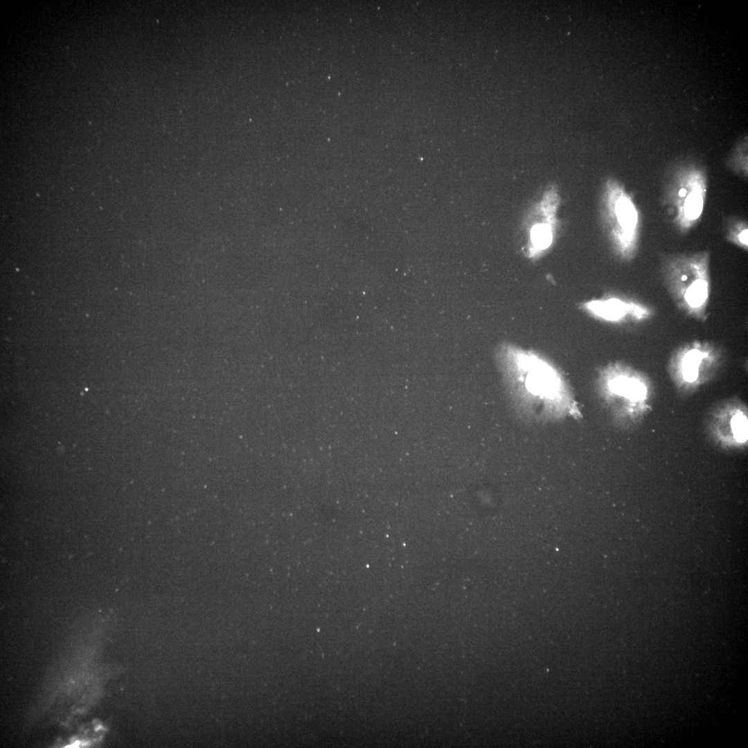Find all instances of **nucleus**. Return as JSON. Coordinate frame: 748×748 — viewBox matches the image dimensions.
I'll return each instance as SVG.
<instances>
[{
  "label": "nucleus",
  "mask_w": 748,
  "mask_h": 748,
  "mask_svg": "<svg viewBox=\"0 0 748 748\" xmlns=\"http://www.w3.org/2000/svg\"><path fill=\"white\" fill-rule=\"evenodd\" d=\"M710 259L709 250L660 256L664 284L675 306L689 318L700 322L706 321L709 317Z\"/></svg>",
  "instance_id": "obj_1"
},
{
  "label": "nucleus",
  "mask_w": 748,
  "mask_h": 748,
  "mask_svg": "<svg viewBox=\"0 0 748 748\" xmlns=\"http://www.w3.org/2000/svg\"><path fill=\"white\" fill-rule=\"evenodd\" d=\"M498 357L511 386L517 392L522 391L530 402L544 409L555 408L558 412L571 410V398L565 382L546 361L510 346L501 347Z\"/></svg>",
  "instance_id": "obj_2"
},
{
  "label": "nucleus",
  "mask_w": 748,
  "mask_h": 748,
  "mask_svg": "<svg viewBox=\"0 0 748 748\" xmlns=\"http://www.w3.org/2000/svg\"><path fill=\"white\" fill-rule=\"evenodd\" d=\"M706 168L691 160L680 161L668 169L664 183L661 204L676 230L685 235L697 225L706 202Z\"/></svg>",
  "instance_id": "obj_3"
},
{
  "label": "nucleus",
  "mask_w": 748,
  "mask_h": 748,
  "mask_svg": "<svg viewBox=\"0 0 748 748\" xmlns=\"http://www.w3.org/2000/svg\"><path fill=\"white\" fill-rule=\"evenodd\" d=\"M606 196L609 233L614 248L625 260H632L639 247L641 217L632 197L610 181Z\"/></svg>",
  "instance_id": "obj_4"
},
{
  "label": "nucleus",
  "mask_w": 748,
  "mask_h": 748,
  "mask_svg": "<svg viewBox=\"0 0 748 748\" xmlns=\"http://www.w3.org/2000/svg\"><path fill=\"white\" fill-rule=\"evenodd\" d=\"M584 305L595 317L611 323L641 324L655 314L652 306L630 296H606L589 301Z\"/></svg>",
  "instance_id": "obj_5"
},
{
  "label": "nucleus",
  "mask_w": 748,
  "mask_h": 748,
  "mask_svg": "<svg viewBox=\"0 0 748 748\" xmlns=\"http://www.w3.org/2000/svg\"><path fill=\"white\" fill-rule=\"evenodd\" d=\"M720 348L711 341L694 339L682 343L675 350L678 373L688 384L696 383L702 369L720 355Z\"/></svg>",
  "instance_id": "obj_6"
},
{
  "label": "nucleus",
  "mask_w": 748,
  "mask_h": 748,
  "mask_svg": "<svg viewBox=\"0 0 748 748\" xmlns=\"http://www.w3.org/2000/svg\"><path fill=\"white\" fill-rule=\"evenodd\" d=\"M607 387L613 394L623 396L632 401L643 400L647 394L645 383L635 376L616 374L607 380Z\"/></svg>",
  "instance_id": "obj_7"
},
{
  "label": "nucleus",
  "mask_w": 748,
  "mask_h": 748,
  "mask_svg": "<svg viewBox=\"0 0 748 748\" xmlns=\"http://www.w3.org/2000/svg\"><path fill=\"white\" fill-rule=\"evenodd\" d=\"M747 222L745 220L736 216H729L724 220V235L726 240L738 247L747 251Z\"/></svg>",
  "instance_id": "obj_8"
},
{
  "label": "nucleus",
  "mask_w": 748,
  "mask_h": 748,
  "mask_svg": "<svg viewBox=\"0 0 748 748\" xmlns=\"http://www.w3.org/2000/svg\"><path fill=\"white\" fill-rule=\"evenodd\" d=\"M742 148L739 145L728 159L727 166L735 174L744 178L747 177V143Z\"/></svg>",
  "instance_id": "obj_9"
},
{
  "label": "nucleus",
  "mask_w": 748,
  "mask_h": 748,
  "mask_svg": "<svg viewBox=\"0 0 748 748\" xmlns=\"http://www.w3.org/2000/svg\"><path fill=\"white\" fill-rule=\"evenodd\" d=\"M531 238L534 245L539 249H544L551 242V234L548 226L540 224L533 227Z\"/></svg>",
  "instance_id": "obj_10"
},
{
  "label": "nucleus",
  "mask_w": 748,
  "mask_h": 748,
  "mask_svg": "<svg viewBox=\"0 0 748 748\" xmlns=\"http://www.w3.org/2000/svg\"><path fill=\"white\" fill-rule=\"evenodd\" d=\"M731 427L735 438L743 443L747 439V420L742 414H736L731 421Z\"/></svg>",
  "instance_id": "obj_11"
}]
</instances>
